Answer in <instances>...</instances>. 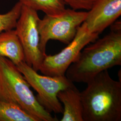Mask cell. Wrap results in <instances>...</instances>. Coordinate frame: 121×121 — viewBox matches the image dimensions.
I'll list each match as a JSON object with an SVG mask.
<instances>
[{"label": "cell", "instance_id": "5bb4252c", "mask_svg": "<svg viewBox=\"0 0 121 121\" xmlns=\"http://www.w3.org/2000/svg\"><path fill=\"white\" fill-rule=\"evenodd\" d=\"M65 4L76 10L89 11L97 0H64Z\"/></svg>", "mask_w": 121, "mask_h": 121}, {"label": "cell", "instance_id": "4fadbf2b", "mask_svg": "<svg viewBox=\"0 0 121 121\" xmlns=\"http://www.w3.org/2000/svg\"><path fill=\"white\" fill-rule=\"evenodd\" d=\"M22 6V5L18 1L8 12L0 13V33L15 29Z\"/></svg>", "mask_w": 121, "mask_h": 121}, {"label": "cell", "instance_id": "6da1fadb", "mask_svg": "<svg viewBox=\"0 0 121 121\" xmlns=\"http://www.w3.org/2000/svg\"><path fill=\"white\" fill-rule=\"evenodd\" d=\"M111 31L85 47L65 74L72 82L87 83L95 75L121 65V22L111 25Z\"/></svg>", "mask_w": 121, "mask_h": 121}, {"label": "cell", "instance_id": "3957f363", "mask_svg": "<svg viewBox=\"0 0 121 121\" xmlns=\"http://www.w3.org/2000/svg\"><path fill=\"white\" fill-rule=\"evenodd\" d=\"M30 87L17 65L0 56V99L17 104L37 121H58L39 103Z\"/></svg>", "mask_w": 121, "mask_h": 121}, {"label": "cell", "instance_id": "7c38bea8", "mask_svg": "<svg viewBox=\"0 0 121 121\" xmlns=\"http://www.w3.org/2000/svg\"><path fill=\"white\" fill-rule=\"evenodd\" d=\"M0 121H37L17 104L0 99Z\"/></svg>", "mask_w": 121, "mask_h": 121}, {"label": "cell", "instance_id": "52a82bcc", "mask_svg": "<svg viewBox=\"0 0 121 121\" xmlns=\"http://www.w3.org/2000/svg\"><path fill=\"white\" fill-rule=\"evenodd\" d=\"M37 11L22 5L15 30L21 43L25 54V61L36 71L46 55L39 48V34Z\"/></svg>", "mask_w": 121, "mask_h": 121}, {"label": "cell", "instance_id": "8fae6325", "mask_svg": "<svg viewBox=\"0 0 121 121\" xmlns=\"http://www.w3.org/2000/svg\"><path fill=\"white\" fill-rule=\"evenodd\" d=\"M21 4L45 15L56 16L63 13L65 8L64 0H19Z\"/></svg>", "mask_w": 121, "mask_h": 121}, {"label": "cell", "instance_id": "30bf717a", "mask_svg": "<svg viewBox=\"0 0 121 121\" xmlns=\"http://www.w3.org/2000/svg\"><path fill=\"white\" fill-rule=\"evenodd\" d=\"M0 56L9 59L16 65L25 61L23 48L14 29L0 33Z\"/></svg>", "mask_w": 121, "mask_h": 121}, {"label": "cell", "instance_id": "8992f818", "mask_svg": "<svg viewBox=\"0 0 121 121\" xmlns=\"http://www.w3.org/2000/svg\"><path fill=\"white\" fill-rule=\"evenodd\" d=\"M99 35L91 32L85 22L78 28L73 40L59 53L46 55L39 69L43 75L49 76H65L66 71L87 44L93 42Z\"/></svg>", "mask_w": 121, "mask_h": 121}, {"label": "cell", "instance_id": "277c9868", "mask_svg": "<svg viewBox=\"0 0 121 121\" xmlns=\"http://www.w3.org/2000/svg\"><path fill=\"white\" fill-rule=\"evenodd\" d=\"M87 13L86 11L66 9L59 15H45L42 19H39V48L42 53L46 54V47L51 39L69 44L74 38L79 26L85 21Z\"/></svg>", "mask_w": 121, "mask_h": 121}, {"label": "cell", "instance_id": "ba28073f", "mask_svg": "<svg viewBox=\"0 0 121 121\" xmlns=\"http://www.w3.org/2000/svg\"><path fill=\"white\" fill-rule=\"evenodd\" d=\"M85 20L91 32L99 35L120 16L121 0H97Z\"/></svg>", "mask_w": 121, "mask_h": 121}, {"label": "cell", "instance_id": "5b68a950", "mask_svg": "<svg viewBox=\"0 0 121 121\" xmlns=\"http://www.w3.org/2000/svg\"><path fill=\"white\" fill-rule=\"evenodd\" d=\"M26 80L37 92L36 99L48 112L62 113L63 107L57 97L58 93L73 82L65 76H49L39 74L25 61L17 65Z\"/></svg>", "mask_w": 121, "mask_h": 121}, {"label": "cell", "instance_id": "7a4b0ae2", "mask_svg": "<svg viewBox=\"0 0 121 121\" xmlns=\"http://www.w3.org/2000/svg\"><path fill=\"white\" fill-rule=\"evenodd\" d=\"M86 83L80 92L83 121H121V81L105 70Z\"/></svg>", "mask_w": 121, "mask_h": 121}, {"label": "cell", "instance_id": "9c48e42d", "mask_svg": "<svg viewBox=\"0 0 121 121\" xmlns=\"http://www.w3.org/2000/svg\"><path fill=\"white\" fill-rule=\"evenodd\" d=\"M57 97L64 105L61 121H83L80 92L72 83L60 91Z\"/></svg>", "mask_w": 121, "mask_h": 121}]
</instances>
